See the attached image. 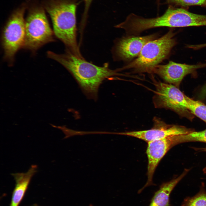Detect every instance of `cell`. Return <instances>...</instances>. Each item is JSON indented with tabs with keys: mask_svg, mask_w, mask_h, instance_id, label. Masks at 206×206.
Returning a JSON list of instances; mask_svg holds the SVG:
<instances>
[{
	"mask_svg": "<svg viewBox=\"0 0 206 206\" xmlns=\"http://www.w3.org/2000/svg\"><path fill=\"white\" fill-rule=\"evenodd\" d=\"M89 206H93L92 205H90Z\"/></svg>",
	"mask_w": 206,
	"mask_h": 206,
	"instance_id": "obj_23",
	"label": "cell"
},
{
	"mask_svg": "<svg viewBox=\"0 0 206 206\" xmlns=\"http://www.w3.org/2000/svg\"><path fill=\"white\" fill-rule=\"evenodd\" d=\"M175 136L156 140L147 143L146 150L148 160L147 180L140 191L152 183L154 172L160 162L167 152L176 145Z\"/></svg>",
	"mask_w": 206,
	"mask_h": 206,
	"instance_id": "obj_10",
	"label": "cell"
},
{
	"mask_svg": "<svg viewBox=\"0 0 206 206\" xmlns=\"http://www.w3.org/2000/svg\"><path fill=\"white\" fill-rule=\"evenodd\" d=\"M160 27H182L206 26V15L191 12L187 9L169 5L157 19Z\"/></svg>",
	"mask_w": 206,
	"mask_h": 206,
	"instance_id": "obj_7",
	"label": "cell"
},
{
	"mask_svg": "<svg viewBox=\"0 0 206 206\" xmlns=\"http://www.w3.org/2000/svg\"><path fill=\"white\" fill-rule=\"evenodd\" d=\"M43 6L52 19L54 35L68 51L83 58L77 41L76 4L69 0H46Z\"/></svg>",
	"mask_w": 206,
	"mask_h": 206,
	"instance_id": "obj_2",
	"label": "cell"
},
{
	"mask_svg": "<svg viewBox=\"0 0 206 206\" xmlns=\"http://www.w3.org/2000/svg\"><path fill=\"white\" fill-rule=\"evenodd\" d=\"M37 166L32 165L26 173H13L15 181L10 206H18L27 190L31 179L37 171Z\"/></svg>",
	"mask_w": 206,
	"mask_h": 206,
	"instance_id": "obj_12",
	"label": "cell"
},
{
	"mask_svg": "<svg viewBox=\"0 0 206 206\" xmlns=\"http://www.w3.org/2000/svg\"><path fill=\"white\" fill-rule=\"evenodd\" d=\"M151 128L147 130L117 132L116 134L134 137L148 143L156 140L187 134L193 130L185 127L167 124L160 118L155 117Z\"/></svg>",
	"mask_w": 206,
	"mask_h": 206,
	"instance_id": "obj_8",
	"label": "cell"
},
{
	"mask_svg": "<svg viewBox=\"0 0 206 206\" xmlns=\"http://www.w3.org/2000/svg\"><path fill=\"white\" fill-rule=\"evenodd\" d=\"M205 66L206 63L192 65L170 61L166 64L155 66L150 73L157 74L168 83L178 87L186 75Z\"/></svg>",
	"mask_w": 206,
	"mask_h": 206,
	"instance_id": "obj_9",
	"label": "cell"
},
{
	"mask_svg": "<svg viewBox=\"0 0 206 206\" xmlns=\"http://www.w3.org/2000/svg\"><path fill=\"white\" fill-rule=\"evenodd\" d=\"M154 82L155 90L152 99L156 108L170 109L189 119H193L192 114L187 108L185 95L178 87L161 81Z\"/></svg>",
	"mask_w": 206,
	"mask_h": 206,
	"instance_id": "obj_6",
	"label": "cell"
},
{
	"mask_svg": "<svg viewBox=\"0 0 206 206\" xmlns=\"http://www.w3.org/2000/svg\"><path fill=\"white\" fill-rule=\"evenodd\" d=\"M197 149L200 150V151L206 152V147L197 148Z\"/></svg>",
	"mask_w": 206,
	"mask_h": 206,
	"instance_id": "obj_20",
	"label": "cell"
},
{
	"mask_svg": "<svg viewBox=\"0 0 206 206\" xmlns=\"http://www.w3.org/2000/svg\"><path fill=\"white\" fill-rule=\"evenodd\" d=\"M25 38L23 48L35 52L53 41L54 33L43 8L37 5L29 9L25 22Z\"/></svg>",
	"mask_w": 206,
	"mask_h": 206,
	"instance_id": "obj_4",
	"label": "cell"
},
{
	"mask_svg": "<svg viewBox=\"0 0 206 206\" xmlns=\"http://www.w3.org/2000/svg\"><path fill=\"white\" fill-rule=\"evenodd\" d=\"M177 144L187 142H200L206 143V129L200 131H193L187 134L175 136Z\"/></svg>",
	"mask_w": 206,
	"mask_h": 206,
	"instance_id": "obj_15",
	"label": "cell"
},
{
	"mask_svg": "<svg viewBox=\"0 0 206 206\" xmlns=\"http://www.w3.org/2000/svg\"><path fill=\"white\" fill-rule=\"evenodd\" d=\"M181 206H206V191L201 188L194 196L185 198Z\"/></svg>",
	"mask_w": 206,
	"mask_h": 206,
	"instance_id": "obj_16",
	"label": "cell"
},
{
	"mask_svg": "<svg viewBox=\"0 0 206 206\" xmlns=\"http://www.w3.org/2000/svg\"><path fill=\"white\" fill-rule=\"evenodd\" d=\"M187 108L193 114L206 123V105L200 101L194 100L185 96Z\"/></svg>",
	"mask_w": 206,
	"mask_h": 206,
	"instance_id": "obj_14",
	"label": "cell"
},
{
	"mask_svg": "<svg viewBox=\"0 0 206 206\" xmlns=\"http://www.w3.org/2000/svg\"><path fill=\"white\" fill-rule=\"evenodd\" d=\"M199 96L200 98L202 99L206 97V85L202 88L200 93Z\"/></svg>",
	"mask_w": 206,
	"mask_h": 206,
	"instance_id": "obj_19",
	"label": "cell"
},
{
	"mask_svg": "<svg viewBox=\"0 0 206 206\" xmlns=\"http://www.w3.org/2000/svg\"><path fill=\"white\" fill-rule=\"evenodd\" d=\"M185 169L177 178L162 184L154 193L148 206H170L169 198L173 189L189 171Z\"/></svg>",
	"mask_w": 206,
	"mask_h": 206,
	"instance_id": "obj_13",
	"label": "cell"
},
{
	"mask_svg": "<svg viewBox=\"0 0 206 206\" xmlns=\"http://www.w3.org/2000/svg\"><path fill=\"white\" fill-rule=\"evenodd\" d=\"M169 5L185 9L189 6H199L206 7V0H166Z\"/></svg>",
	"mask_w": 206,
	"mask_h": 206,
	"instance_id": "obj_17",
	"label": "cell"
},
{
	"mask_svg": "<svg viewBox=\"0 0 206 206\" xmlns=\"http://www.w3.org/2000/svg\"><path fill=\"white\" fill-rule=\"evenodd\" d=\"M31 206H37V205H36V204H34V205H32Z\"/></svg>",
	"mask_w": 206,
	"mask_h": 206,
	"instance_id": "obj_22",
	"label": "cell"
},
{
	"mask_svg": "<svg viewBox=\"0 0 206 206\" xmlns=\"http://www.w3.org/2000/svg\"><path fill=\"white\" fill-rule=\"evenodd\" d=\"M25 7L23 6L11 15L3 30L1 42L4 51V58L11 65L15 55L23 48L25 38V21L24 14Z\"/></svg>",
	"mask_w": 206,
	"mask_h": 206,
	"instance_id": "obj_5",
	"label": "cell"
},
{
	"mask_svg": "<svg viewBox=\"0 0 206 206\" xmlns=\"http://www.w3.org/2000/svg\"><path fill=\"white\" fill-rule=\"evenodd\" d=\"M85 3L84 14H86L89 9L90 5L92 0H84Z\"/></svg>",
	"mask_w": 206,
	"mask_h": 206,
	"instance_id": "obj_18",
	"label": "cell"
},
{
	"mask_svg": "<svg viewBox=\"0 0 206 206\" xmlns=\"http://www.w3.org/2000/svg\"><path fill=\"white\" fill-rule=\"evenodd\" d=\"M157 37L156 34L144 36H131L124 37L116 44L115 52L121 60H129L138 56L144 45Z\"/></svg>",
	"mask_w": 206,
	"mask_h": 206,
	"instance_id": "obj_11",
	"label": "cell"
},
{
	"mask_svg": "<svg viewBox=\"0 0 206 206\" xmlns=\"http://www.w3.org/2000/svg\"><path fill=\"white\" fill-rule=\"evenodd\" d=\"M174 33L169 31L161 37L150 41L142 48L138 57L122 68L135 73H150L155 66L167 58L176 44Z\"/></svg>",
	"mask_w": 206,
	"mask_h": 206,
	"instance_id": "obj_3",
	"label": "cell"
},
{
	"mask_svg": "<svg viewBox=\"0 0 206 206\" xmlns=\"http://www.w3.org/2000/svg\"><path fill=\"white\" fill-rule=\"evenodd\" d=\"M47 55L69 71L89 98L97 99L100 86L106 79L121 75L118 73V69L113 70L110 69L108 64L102 66H97L68 51L64 54H58L48 51Z\"/></svg>",
	"mask_w": 206,
	"mask_h": 206,
	"instance_id": "obj_1",
	"label": "cell"
},
{
	"mask_svg": "<svg viewBox=\"0 0 206 206\" xmlns=\"http://www.w3.org/2000/svg\"><path fill=\"white\" fill-rule=\"evenodd\" d=\"M203 171L204 173L206 174V167L203 169Z\"/></svg>",
	"mask_w": 206,
	"mask_h": 206,
	"instance_id": "obj_21",
	"label": "cell"
}]
</instances>
